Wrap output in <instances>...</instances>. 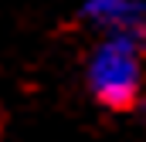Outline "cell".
Masks as SVG:
<instances>
[{
    "mask_svg": "<svg viewBox=\"0 0 146 142\" xmlns=\"http://www.w3.org/2000/svg\"><path fill=\"white\" fill-rule=\"evenodd\" d=\"M146 37L106 34L88 54V88L106 108L129 112L146 91Z\"/></svg>",
    "mask_w": 146,
    "mask_h": 142,
    "instance_id": "obj_1",
    "label": "cell"
},
{
    "mask_svg": "<svg viewBox=\"0 0 146 142\" xmlns=\"http://www.w3.org/2000/svg\"><path fill=\"white\" fill-rule=\"evenodd\" d=\"M82 14L106 27L109 34H136L146 37V3L143 0H85Z\"/></svg>",
    "mask_w": 146,
    "mask_h": 142,
    "instance_id": "obj_2",
    "label": "cell"
}]
</instances>
